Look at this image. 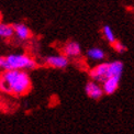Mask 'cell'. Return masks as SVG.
Wrapping results in <instances>:
<instances>
[{
    "instance_id": "obj_11",
    "label": "cell",
    "mask_w": 134,
    "mask_h": 134,
    "mask_svg": "<svg viewBox=\"0 0 134 134\" xmlns=\"http://www.w3.org/2000/svg\"><path fill=\"white\" fill-rule=\"evenodd\" d=\"M102 33H103V36L105 38V41L109 42L110 44H113L116 42V37H115V34L112 30V27L110 25H104L102 27Z\"/></svg>"
},
{
    "instance_id": "obj_6",
    "label": "cell",
    "mask_w": 134,
    "mask_h": 134,
    "mask_svg": "<svg viewBox=\"0 0 134 134\" xmlns=\"http://www.w3.org/2000/svg\"><path fill=\"white\" fill-rule=\"evenodd\" d=\"M62 52H63V55H65L66 57L75 58V57L80 56L81 46H80V44L76 41H69L63 46Z\"/></svg>"
},
{
    "instance_id": "obj_12",
    "label": "cell",
    "mask_w": 134,
    "mask_h": 134,
    "mask_svg": "<svg viewBox=\"0 0 134 134\" xmlns=\"http://www.w3.org/2000/svg\"><path fill=\"white\" fill-rule=\"evenodd\" d=\"M113 48H114V51L116 53H119V54H122V53L126 52V46L122 42H119V41H116L113 44Z\"/></svg>"
},
{
    "instance_id": "obj_8",
    "label": "cell",
    "mask_w": 134,
    "mask_h": 134,
    "mask_svg": "<svg viewBox=\"0 0 134 134\" xmlns=\"http://www.w3.org/2000/svg\"><path fill=\"white\" fill-rule=\"evenodd\" d=\"M120 79L121 77H111V78H108L105 81H103L101 83V86H102L104 94H112L118 90L120 85Z\"/></svg>"
},
{
    "instance_id": "obj_7",
    "label": "cell",
    "mask_w": 134,
    "mask_h": 134,
    "mask_svg": "<svg viewBox=\"0 0 134 134\" xmlns=\"http://www.w3.org/2000/svg\"><path fill=\"white\" fill-rule=\"evenodd\" d=\"M14 26V36L20 41H27L32 36V32L29 26L24 23H16L13 24Z\"/></svg>"
},
{
    "instance_id": "obj_13",
    "label": "cell",
    "mask_w": 134,
    "mask_h": 134,
    "mask_svg": "<svg viewBox=\"0 0 134 134\" xmlns=\"http://www.w3.org/2000/svg\"><path fill=\"white\" fill-rule=\"evenodd\" d=\"M0 69H2V56H0Z\"/></svg>"
},
{
    "instance_id": "obj_3",
    "label": "cell",
    "mask_w": 134,
    "mask_h": 134,
    "mask_svg": "<svg viewBox=\"0 0 134 134\" xmlns=\"http://www.w3.org/2000/svg\"><path fill=\"white\" fill-rule=\"evenodd\" d=\"M89 77L99 83L105 81L109 78V63H99L93 66L89 71Z\"/></svg>"
},
{
    "instance_id": "obj_4",
    "label": "cell",
    "mask_w": 134,
    "mask_h": 134,
    "mask_svg": "<svg viewBox=\"0 0 134 134\" xmlns=\"http://www.w3.org/2000/svg\"><path fill=\"white\" fill-rule=\"evenodd\" d=\"M44 63L47 66L56 69H64L69 64V58L66 57L63 54H56V55H48L44 59Z\"/></svg>"
},
{
    "instance_id": "obj_2",
    "label": "cell",
    "mask_w": 134,
    "mask_h": 134,
    "mask_svg": "<svg viewBox=\"0 0 134 134\" xmlns=\"http://www.w3.org/2000/svg\"><path fill=\"white\" fill-rule=\"evenodd\" d=\"M36 67L35 59L27 54H10L2 56V70H30Z\"/></svg>"
},
{
    "instance_id": "obj_9",
    "label": "cell",
    "mask_w": 134,
    "mask_h": 134,
    "mask_svg": "<svg viewBox=\"0 0 134 134\" xmlns=\"http://www.w3.org/2000/svg\"><path fill=\"white\" fill-rule=\"evenodd\" d=\"M86 56L89 60H92V62H102L105 58V52L101 47L93 46L87 51Z\"/></svg>"
},
{
    "instance_id": "obj_5",
    "label": "cell",
    "mask_w": 134,
    "mask_h": 134,
    "mask_svg": "<svg viewBox=\"0 0 134 134\" xmlns=\"http://www.w3.org/2000/svg\"><path fill=\"white\" fill-rule=\"evenodd\" d=\"M85 92L87 96L92 99V100H99L101 99L102 96L104 94L102 86L99 82H96L93 80H89L86 86H85Z\"/></svg>"
},
{
    "instance_id": "obj_10",
    "label": "cell",
    "mask_w": 134,
    "mask_h": 134,
    "mask_svg": "<svg viewBox=\"0 0 134 134\" xmlns=\"http://www.w3.org/2000/svg\"><path fill=\"white\" fill-rule=\"evenodd\" d=\"M14 36V26L12 24L0 22V38L9 40Z\"/></svg>"
},
{
    "instance_id": "obj_1",
    "label": "cell",
    "mask_w": 134,
    "mask_h": 134,
    "mask_svg": "<svg viewBox=\"0 0 134 134\" xmlns=\"http://www.w3.org/2000/svg\"><path fill=\"white\" fill-rule=\"evenodd\" d=\"M31 89V78L24 70H5L0 75V90L14 96H23Z\"/></svg>"
}]
</instances>
